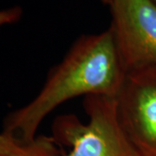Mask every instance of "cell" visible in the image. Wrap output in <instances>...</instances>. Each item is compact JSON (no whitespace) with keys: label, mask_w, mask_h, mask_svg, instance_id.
I'll return each instance as SVG.
<instances>
[{"label":"cell","mask_w":156,"mask_h":156,"mask_svg":"<svg viewBox=\"0 0 156 156\" xmlns=\"http://www.w3.org/2000/svg\"><path fill=\"white\" fill-rule=\"evenodd\" d=\"M126 74L110 29L83 35L49 71L38 94L7 115L3 133L21 142L30 141L45 118L68 101L90 95L116 98Z\"/></svg>","instance_id":"cell-1"},{"label":"cell","mask_w":156,"mask_h":156,"mask_svg":"<svg viewBox=\"0 0 156 156\" xmlns=\"http://www.w3.org/2000/svg\"><path fill=\"white\" fill-rule=\"evenodd\" d=\"M83 108L86 122L74 114L53 122L51 137L68 148L63 156H140L122 125L115 98L87 96Z\"/></svg>","instance_id":"cell-2"},{"label":"cell","mask_w":156,"mask_h":156,"mask_svg":"<svg viewBox=\"0 0 156 156\" xmlns=\"http://www.w3.org/2000/svg\"><path fill=\"white\" fill-rule=\"evenodd\" d=\"M115 99L122 125L140 156H156V65L128 71Z\"/></svg>","instance_id":"cell-3"},{"label":"cell","mask_w":156,"mask_h":156,"mask_svg":"<svg viewBox=\"0 0 156 156\" xmlns=\"http://www.w3.org/2000/svg\"><path fill=\"white\" fill-rule=\"evenodd\" d=\"M111 30L128 72L156 65V3L154 0H110Z\"/></svg>","instance_id":"cell-4"},{"label":"cell","mask_w":156,"mask_h":156,"mask_svg":"<svg viewBox=\"0 0 156 156\" xmlns=\"http://www.w3.org/2000/svg\"><path fill=\"white\" fill-rule=\"evenodd\" d=\"M0 156H63V151L51 136L37 135L30 141L21 142Z\"/></svg>","instance_id":"cell-5"},{"label":"cell","mask_w":156,"mask_h":156,"mask_svg":"<svg viewBox=\"0 0 156 156\" xmlns=\"http://www.w3.org/2000/svg\"><path fill=\"white\" fill-rule=\"evenodd\" d=\"M22 8L19 6H15L0 11V26L7 23L17 22L22 17Z\"/></svg>","instance_id":"cell-6"},{"label":"cell","mask_w":156,"mask_h":156,"mask_svg":"<svg viewBox=\"0 0 156 156\" xmlns=\"http://www.w3.org/2000/svg\"><path fill=\"white\" fill-rule=\"evenodd\" d=\"M18 143V141L13 139L10 135L1 133L0 134V153L1 152H5L11 149Z\"/></svg>","instance_id":"cell-7"},{"label":"cell","mask_w":156,"mask_h":156,"mask_svg":"<svg viewBox=\"0 0 156 156\" xmlns=\"http://www.w3.org/2000/svg\"><path fill=\"white\" fill-rule=\"evenodd\" d=\"M109 1H110V0H101L102 3H104L105 5H108V4H109Z\"/></svg>","instance_id":"cell-8"},{"label":"cell","mask_w":156,"mask_h":156,"mask_svg":"<svg viewBox=\"0 0 156 156\" xmlns=\"http://www.w3.org/2000/svg\"><path fill=\"white\" fill-rule=\"evenodd\" d=\"M154 2H155V3H156V0H154Z\"/></svg>","instance_id":"cell-9"}]
</instances>
